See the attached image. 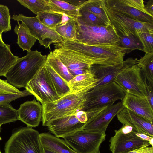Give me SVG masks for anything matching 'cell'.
<instances>
[{
    "instance_id": "cell-1",
    "label": "cell",
    "mask_w": 153,
    "mask_h": 153,
    "mask_svg": "<svg viewBox=\"0 0 153 153\" xmlns=\"http://www.w3.org/2000/svg\"><path fill=\"white\" fill-rule=\"evenodd\" d=\"M54 44L56 48L74 51L90 61L94 65H110L122 62L126 54L118 42L109 45H89L77 40L62 39Z\"/></svg>"
},
{
    "instance_id": "cell-2",
    "label": "cell",
    "mask_w": 153,
    "mask_h": 153,
    "mask_svg": "<svg viewBox=\"0 0 153 153\" xmlns=\"http://www.w3.org/2000/svg\"><path fill=\"white\" fill-rule=\"evenodd\" d=\"M41 53L31 51L19 58L6 74L7 82L16 88H25L46 62L47 56Z\"/></svg>"
},
{
    "instance_id": "cell-3",
    "label": "cell",
    "mask_w": 153,
    "mask_h": 153,
    "mask_svg": "<svg viewBox=\"0 0 153 153\" xmlns=\"http://www.w3.org/2000/svg\"><path fill=\"white\" fill-rule=\"evenodd\" d=\"M88 92H70L55 101L42 105L43 126H46L50 121L55 119L83 111L86 103Z\"/></svg>"
},
{
    "instance_id": "cell-4",
    "label": "cell",
    "mask_w": 153,
    "mask_h": 153,
    "mask_svg": "<svg viewBox=\"0 0 153 153\" xmlns=\"http://www.w3.org/2000/svg\"><path fill=\"white\" fill-rule=\"evenodd\" d=\"M39 134L31 127L19 128L6 143L5 153H43Z\"/></svg>"
},
{
    "instance_id": "cell-5",
    "label": "cell",
    "mask_w": 153,
    "mask_h": 153,
    "mask_svg": "<svg viewBox=\"0 0 153 153\" xmlns=\"http://www.w3.org/2000/svg\"><path fill=\"white\" fill-rule=\"evenodd\" d=\"M75 22L76 40L80 42L89 45H109L118 42L117 31L112 25L92 26Z\"/></svg>"
},
{
    "instance_id": "cell-6",
    "label": "cell",
    "mask_w": 153,
    "mask_h": 153,
    "mask_svg": "<svg viewBox=\"0 0 153 153\" xmlns=\"http://www.w3.org/2000/svg\"><path fill=\"white\" fill-rule=\"evenodd\" d=\"M125 94L114 82L96 86L87 93V101L83 111L108 107L117 100L122 101Z\"/></svg>"
},
{
    "instance_id": "cell-7",
    "label": "cell",
    "mask_w": 153,
    "mask_h": 153,
    "mask_svg": "<svg viewBox=\"0 0 153 153\" xmlns=\"http://www.w3.org/2000/svg\"><path fill=\"white\" fill-rule=\"evenodd\" d=\"M106 136L105 134L82 129L63 139L77 153H100V146Z\"/></svg>"
},
{
    "instance_id": "cell-8",
    "label": "cell",
    "mask_w": 153,
    "mask_h": 153,
    "mask_svg": "<svg viewBox=\"0 0 153 153\" xmlns=\"http://www.w3.org/2000/svg\"><path fill=\"white\" fill-rule=\"evenodd\" d=\"M137 63L122 71L114 80L125 94L128 93L142 97H147L146 80L144 79Z\"/></svg>"
},
{
    "instance_id": "cell-9",
    "label": "cell",
    "mask_w": 153,
    "mask_h": 153,
    "mask_svg": "<svg viewBox=\"0 0 153 153\" xmlns=\"http://www.w3.org/2000/svg\"><path fill=\"white\" fill-rule=\"evenodd\" d=\"M11 18L23 23L30 34L39 41L45 48L52 44L61 42L62 38L55 30L50 28L42 23L37 16L27 17L22 14H14Z\"/></svg>"
},
{
    "instance_id": "cell-10",
    "label": "cell",
    "mask_w": 153,
    "mask_h": 153,
    "mask_svg": "<svg viewBox=\"0 0 153 153\" xmlns=\"http://www.w3.org/2000/svg\"><path fill=\"white\" fill-rule=\"evenodd\" d=\"M114 132L115 135L109 140V149L112 153H124L150 145L149 142L138 137L131 126L123 125Z\"/></svg>"
},
{
    "instance_id": "cell-11",
    "label": "cell",
    "mask_w": 153,
    "mask_h": 153,
    "mask_svg": "<svg viewBox=\"0 0 153 153\" xmlns=\"http://www.w3.org/2000/svg\"><path fill=\"white\" fill-rule=\"evenodd\" d=\"M44 65L25 88L34 96L42 105L53 102L60 98L51 86Z\"/></svg>"
},
{
    "instance_id": "cell-12",
    "label": "cell",
    "mask_w": 153,
    "mask_h": 153,
    "mask_svg": "<svg viewBox=\"0 0 153 153\" xmlns=\"http://www.w3.org/2000/svg\"><path fill=\"white\" fill-rule=\"evenodd\" d=\"M52 52L74 77L90 71L93 65L90 61L71 50L56 48Z\"/></svg>"
},
{
    "instance_id": "cell-13",
    "label": "cell",
    "mask_w": 153,
    "mask_h": 153,
    "mask_svg": "<svg viewBox=\"0 0 153 153\" xmlns=\"http://www.w3.org/2000/svg\"><path fill=\"white\" fill-rule=\"evenodd\" d=\"M107 12L111 24L117 32L133 34L137 31L153 32V23L138 21L107 9Z\"/></svg>"
},
{
    "instance_id": "cell-14",
    "label": "cell",
    "mask_w": 153,
    "mask_h": 153,
    "mask_svg": "<svg viewBox=\"0 0 153 153\" xmlns=\"http://www.w3.org/2000/svg\"><path fill=\"white\" fill-rule=\"evenodd\" d=\"M124 108L121 101L108 106L88 119L83 126L82 129L105 134L110 122Z\"/></svg>"
},
{
    "instance_id": "cell-15",
    "label": "cell",
    "mask_w": 153,
    "mask_h": 153,
    "mask_svg": "<svg viewBox=\"0 0 153 153\" xmlns=\"http://www.w3.org/2000/svg\"><path fill=\"white\" fill-rule=\"evenodd\" d=\"M137 59L128 58L123 62L110 65H93L91 70L98 80L96 86L114 82L117 76L128 67L137 64ZM95 86V87H96Z\"/></svg>"
},
{
    "instance_id": "cell-16",
    "label": "cell",
    "mask_w": 153,
    "mask_h": 153,
    "mask_svg": "<svg viewBox=\"0 0 153 153\" xmlns=\"http://www.w3.org/2000/svg\"><path fill=\"white\" fill-rule=\"evenodd\" d=\"M84 124L79 120L75 114L53 120L46 126L55 136L63 138L82 129Z\"/></svg>"
},
{
    "instance_id": "cell-17",
    "label": "cell",
    "mask_w": 153,
    "mask_h": 153,
    "mask_svg": "<svg viewBox=\"0 0 153 153\" xmlns=\"http://www.w3.org/2000/svg\"><path fill=\"white\" fill-rule=\"evenodd\" d=\"M117 116L123 125L131 126L137 132L153 137V123L147 119L125 107Z\"/></svg>"
},
{
    "instance_id": "cell-18",
    "label": "cell",
    "mask_w": 153,
    "mask_h": 153,
    "mask_svg": "<svg viewBox=\"0 0 153 153\" xmlns=\"http://www.w3.org/2000/svg\"><path fill=\"white\" fill-rule=\"evenodd\" d=\"M18 120L27 126H38L42 121L43 106L34 99L33 100L26 101L21 104L17 110Z\"/></svg>"
},
{
    "instance_id": "cell-19",
    "label": "cell",
    "mask_w": 153,
    "mask_h": 153,
    "mask_svg": "<svg viewBox=\"0 0 153 153\" xmlns=\"http://www.w3.org/2000/svg\"><path fill=\"white\" fill-rule=\"evenodd\" d=\"M107 9L143 22L153 23V16L134 8L124 0H105Z\"/></svg>"
},
{
    "instance_id": "cell-20",
    "label": "cell",
    "mask_w": 153,
    "mask_h": 153,
    "mask_svg": "<svg viewBox=\"0 0 153 153\" xmlns=\"http://www.w3.org/2000/svg\"><path fill=\"white\" fill-rule=\"evenodd\" d=\"M121 101L124 107L153 123V108L147 97H139L127 93Z\"/></svg>"
},
{
    "instance_id": "cell-21",
    "label": "cell",
    "mask_w": 153,
    "mask_h": 153,
    "mask_svg": "<svg viewBox=\"0 0 153 153\" xmlns=\"http://www.w3.org/2000/svg\"><path fill=\"white\" fill-rule=\"evenodd\" d=\"M97 82L91 70L74 77L68 83L70 92L77 93L90 91L96 86Z\"/></svg>"
},
{
    "instance_id": "cell-22",
    "label": "cell",
    "mask_w": 153,
    "mask_h": 153,
    "mask_svg": "<svg viewBox=\"0 0 153 153\" xmlns=\"http://www.w3.org/2000/svg\"><path fill=\"white\" fill-rule=\"evenodd\" d=\"M39 138L43 147L49 149L58 153H77L71 148L64 140L48 133L40 134Z\"/></svg>"
},
{
    "instance_id": "cell-23",
    "label": "cell",
    "mask_w": 153,
    "mask_h": 153,
    "mask_svg": "<svg viewBox=\"0 0 153 153\" xmlns=\"http://www.w3.org/2000/svg\"><path fill=\"white\" fill-rule=\"evenodd\" d=\"M44 65L49 82L58 96L61 97L70 92L68 83L49 65L45 63Z\"/></svg>"
},
{
    "instance_id": "cell-24",
    "label": "cell",
    "mask_w": 153,
    "mask_h": 153,
    "mask_svg": "<svg viewBox=\"0 0 153 153\" xmlns=\"http://www.w3.org/2000/svg\"><path fill=\"white\" fill-rule=\"evenodd\" d=\"M95 15L107 25H111L107 12L105 0H89L85 1L79 7Z\"/></svg>"
},
{
    "instance_id": "cell-25",
    "label": "cell",
    "mask_w": 153,
    "mask_h": 153,
    "mask_svg": "<svg viewBox=\"0 0 153 153\" xmlns=\"http://www.w3.org/2000/svg\"><path fill=\"white\" fill-rule=\"evenodd\" d=\"M51 11L65 14L75 21L79 15V8L64 1L46 0Z\"/></svg>"
},
{
    "instance_id": "cell-26",
    "label": "cell",
    "mask_w": 153,
    "mask_h": 153,
    "mask_svg": "<svg viewBox=\"0 0 153 153\" xmlns=\"http://www.w3.org/2000/svg\"><path fill=\"white\" fill-rule=\"evenodd\" d=\"M17 22L18 25H16L14 29L15 33L18 36L16 43L23 51H30L37 39L30 34L23 23Z\"/></svg>"
},
{
    "instance_id": "cell-27",
    "label": "cell",
    "mask_w": 153,
    "mask_h": 153,
    "mask_svg": "<svg viewBox=\"0 0 153 153\" xmlns=\"http://www.w3.org/2000/svg\"><path fill=\"white\" fill-rule=\"evenodd\" d=\"M137 65L140 68L143 79L146 80L148 86L153 87V51L146 53L137 60Z\"/></svg>"
},
{
    "instance_id": "cell-28",
    "label": "cell",
    "mask_w": 153,
    "mask_h": 153,
    "mask_svg": "<svg viewBox=\"0 0 153 153\" xmlns=\"http://www.w3.org/2000/svg\"><path fill=\"white\" fill-rule=\"evenodd\" d=\"M117 32L118 43L124 49L126 53L128 54L135 50L144 51L143 46L135 34Z\"/></svg>"
},
{
    "instance_id": "cell-29",
    "label": "cell",
    "mask_w": 153,
    "mask_h": 153,
    "mask_svg": "<svg viewBox=\"0 0 153 153\" xmlns=\"http://www.w3.org/2000/svg\"><path fill=\"white\" fill-rule=\"evenodd\" d=\"M18 58L11 52L10 45L0 46V76H5Z\"/></svg>"
},
{
    "instance_id": "cell-30",
    "label": "cell",
    "mask_w": 153,
    "mask_h": 153,
    "mask_svg": "<svg viewBox=\"0 0 153 153\" xmlns=\"http://www.w3.org/2000/svg\"><path fill=\"white\" fill-rule=\"evenodd\" d=\"M36 16L42 23L54 30L58 25L69 18L65 14L52 11H43L38 13Z\"/></svg>"
},
{
    "instance_id": "cell-31",
    "label": "cell",
    "mask_w": 153,
    "mask_h": 153,
    "mask_svg": "<svg viewBox=\"0 0 153 153\" xmlns=\"http://www.w3.org/2000/svg\"><path fill=\"white\" fill-rule=\"evenodd\" d=\"M45 63L51 66L67 83L74 78V77L70 73L59 58L52 51H50L47 56Z\"/></svg>"
},
{
    "instance_id": "cell-32",
    "label": "cell",
    "mask_w": 153,
    "mask_h": 153,
    "mask_svg": "<svg viewBox=\"0 0 153 153\" xmlns=\"http://www.w3.org/2000/svg\"><path fill=\"white\" fill-rule=\"evenodd\" d=\"M55 30L62 39L71 40H76V27L75 20L69 18L62 23L58 25Z\"/></svg>"
},
{
    "instance_id": "cell-33",
    "label": "cell",
    "mask_w": 153,
    "mask_h": 153,
    "mask_svg": "<svg viewBox=\"0 0 153 153\" xmlns=\"http://www.w3.org/2000/svg\"><path fill=\"white\" fill-rule=\"evenodd\" d=\"M25 7L37 15L43 11H51L46 0H17Z\"/></svg>"
},
{
    "instance_id": "cell-34",
    "label": "cell",
    "mask_w": 153,
    "mask_h": 153,
    "mask_svg": "<svg viewBox=\"0 0 153 153\" xmlns=\"http://www.w3.org/2000/svg\"><path fill=\"white\" fill-rule=\"evenodd\" d=\"M18 120L17 110L9 104H0V125Z\"/></svg>"
},
{
    "instance_id": "cell-35",
    "label": "cell",
    "mask_w": 153,
    "mask_h": 153,
    "mask_svg": "<svg viewBox=\"0 0 153 153\" xmlns=\"http://www.w3.org/2000/svg\"><path fill=\"white\" fill-rule=\"evenodd\" d=\"M75 21L92 26H107L94 14L80 9H79V16Z\"/></svg>"
},
{
    "instance_id": "cell-36",
    "label": "cell",
    "mask_w": 153,
    "mask_h": 153,
    "mask_svg": "<svg viewBox=\"0 0 153 153\" xmlns=\"http://www.w3.org/2000/svg\"><path fill=\"white\" fill-rule=\"evenodd\" d=\"M9 9L6 5L0 4V34L11 29Z\"/></svg>"
},
{
    "instance_id": "cell-37",
    "label": "cell",
    "mask_w": 153,
    "mask_h": 153,
    "mask_svg": "<svg viewBox=\"0 0 153 153\" xmlns=\"http://www.w3.org/2000/svg\"><path fill=\"white\" fill-rule=\"evenodd\" d=\"M135 34L143 47L145 53L153 51V32L137 31Z\"/></svg>"
},
{
    "instance_id": "cell-38",
    "label": "cell",
    "mask_w": 153,
    "mask_h": 153,
    "mask_svg": "<svg viewBox=\"0 0 153 153\" xmlns=\"http://www.w3.org/2000/svg\"><path fill=\"white\" fill-rule=\"evenodd\" d=\"M31 95L26 89L19 94H7L0 92V104H9L11 102L16 99Z\"/></svg>"
},
{
    "instance_id": "cell-39",
    "label": "cell",
    "mask_w": 153,
    "mask_h": 153,
    "mask_svg": "<svg viewBox=\"0 0 153 153\" xmlns=\"http://www.w3.org/2000/svg\"><path fill=\"white\" fill-rule=\"evenodd\" d=\"M0 92L7 94H19L22 92L6 80L0 79Z\"/></svg>"
},
{
    "instance_id": "cell-40",
    "label": "cell",
    "mask_w": 153,
    "mask_h": 153,
    "mask_svg": "<svg viewBox=\"0 0 153 153\" xmlns=\"http://www.w3.org/2000/svg\"><path fill=\"white\" fill-rule=\"evenodd\" d=\"M77 118L82 123H85L88 120L86 113L84 111H80L75 114Z\"/></svg>"
},
{
    "instance_id": "cell-41",
    "label": "cell",
    "mask_w": 153,
    "mask_h": 153,
    "mask_svg": "<svg viewBox=\"0 0 153 153\" xmlns=\"http://www.w3.org/2000/svg\"><path fill=\"white\" fill-rule=\"evenodd\" d=\"M147 98L151 107L153 108V88L147 86Z\"/></svg>"
},
{
    "instance_id": "cell-42",
    "label": "cell",
    "mask_w": 153,
    "mask_h": 153,
    "mask_svg": "<svg viewBox=\"0 0 153 153\" xmlns=\"http://www.w3.org/2000/svg\"><path fill=\"white\" fill-rule=\"evenodd\" d=\"M145 9L147 13L153 16V0H150L147 2Z\"/></svg>"
},
{
    "instance_id": "cell-43",
    "label": "cell",
    "mask_w": 153,
    "mask_h": 153,
    "mask_svg": "<svg viewBox=\"0 0 153 153\" xmlns=\"http://www.w3.org/2000/svg\"><path fill=\"white\" fill-rule=\"evenodd\" d=\"M135 134L142 140L149 142L153 139V137H150L145 134L138 133L137 132H136Z\"/></svg>"
},
{
    "instance_id": "cell-44",
    "label": "cell",
    "mask_w": 153,
    "mask_h": 153,
    "mask_svg": "<svg viewBox=\"0 0 153 153\" xmlns=\"http://www.w3.org/2000/svg\"><path fill=\"white\" fill-rule=\"evenodd\" d=\"M64 1L71 4L77 7L79 9V7L83 3L85 0H64Z\"/></svg>"
},
{
    "instance_id": "cell-45",
    "label": "cell",
    "mask_w": 153,
    "mask_h": 153,
    "mask_svg": "<svg viewBox=\"0 0 153 153\" xmlns=\"http://www.w3.org/2000/svg\"><path fill=\"white\" fill-rule=\"evenodd\" d=\"M148 146L143 147L138 149L128 151L124 153H140L144 151Z\"/></svg>"
},
{
    "instance_id": "cell-46",
    "label": "cell",
    "mask_w": 153,
    "mask_h": 153,
    "mask_svg": "<svg viewBox=\"0 0 153 153\" xmlns=\"http://www.w3.org/2000/svg\"><path fill=\"white\" fill-rule=\"evenodd\" d=\"M140 153H153V148L148 146L144 151Z\"/></svg>"
},
{
    "instance_id": "cell-47",
    "label": "cell",
    "mask_w": 153,
    "mask_h": 153,
    "mask_svg": "<svg viewBox=\"0 0 153 153\" xmlns=\"http://www.w3.org/2000/svg\"><path fill=\"white\" fill-rule=\"evenodd\" d=\"M43 153H58L49 149L43 147Z\"/></svg>"
},
{
    "instance_id": "cell-48",
    "label": "cell",
    "mask_w": 153,
    "mask_h": 153,
    "mask_svg": "<svg viewBox=\"0 0 153 153\" xmlns=\"http://www.w3.org/2000/svg\"><path fill=\"white\" fill-rule=\"evenodd\" d=\"M6 44H5L3 41L2 35L0 34V46L4 47L6 46Z\"/></svg>"
},
{
    "instance_id": "cell-49",
    "label": "cell",
    "mask_w": 153,
    "mask_h": 153,
    "mask_svg": "<svg viewBox=\"0 0 153 153\" xmlns=\"http://www.w3.org/2000/svg\"><path fill=\"white\" fill-rule=\"evenodd\" d=\"M153 139H152L149 142L150 145H151L152 147L153 146Z\"/></svg>"
},
{
    "instance_id": "cell-50",
    "label": "cell",
    "mask_w": 153,
    "mask_h": 153,
    "mask_svg": "<svg viewBox=\"0 0 153 153\" xmlns=\"http://www.w3.org/2000/svg\"><path fill=\"white\" fill-rule=\"evenodd\" d=\"M1 125H0V130H1Z\"/></svg>"
},
{
    "instance_id": "cell-51",
    "label": "cell",
    "mask_w": 153,
    "mask_h": 153,
    "mask_svg": "<svg viewBox=\"0 0 153 153\" xmlns=\"http://www.w3.org/2000/svg\"><path fill=\"white\" fill-rule=\"evenodd\" d=\"M0 153H1L0 150Z\"/></svg>"
}]
</instances>
